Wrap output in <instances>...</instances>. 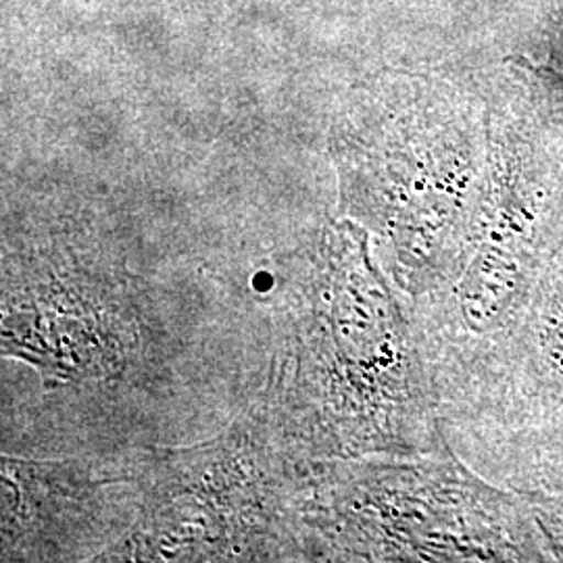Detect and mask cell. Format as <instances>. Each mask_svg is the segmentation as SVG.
Here are the masks:
<instances>
[{"label": "cell", "instance_id": "1", "mask_svg": "<svg viewBox=\"0 0 563 563\" xmlns=\"http://www.w3.org/2000/svg\"><path fill=\"white\" fill-rule=\"evenodd\" d=\"M284 318L265 420L282 446L328 460L402 441L418 401L413 363L363 234H323Z\"/></svg>", "mask_w": 563, "mask_h": 563}, {"label": "cell", "instance_id": "2", "mask_svg": "<svg viewBox=\"0 0 563 563\" xmlns=\"http://www.w3.org/2000/svg\"><path fill=\"white\" fill-rule=\"evenodd\" d=\"M263 420L159 455L141 476L139 518L111 560H274L299 534L301 474Z\"/></svg>", "mask_w": 563, "mask_h": 563}]
</instances>
